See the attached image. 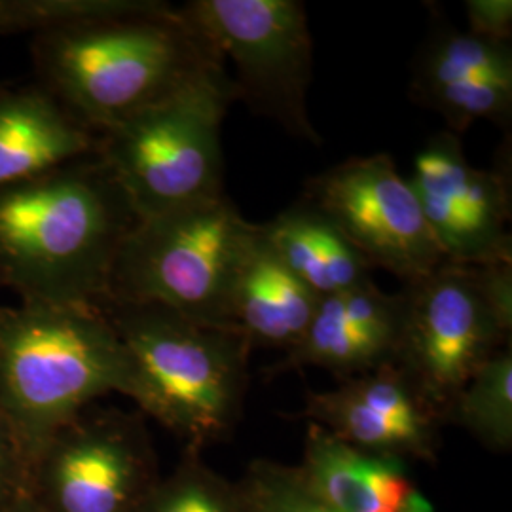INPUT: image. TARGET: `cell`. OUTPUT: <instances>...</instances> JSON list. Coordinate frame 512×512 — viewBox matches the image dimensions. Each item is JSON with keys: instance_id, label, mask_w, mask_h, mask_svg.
I'll return each mask as SVG.
<instances>
[{"instance_id": "cell-1", "label": "cell", "mask_w": 512, "mask_h": 512, "mask_svg": "<svg viewBox=\"0 0 512 512\" xmlns=\"http://www.w3.org/2000/svg\"><path fill=\"white\" fill-rule=\"evenodd\" d=\"M97 156L0 188V277L23 304L97 306L137 224Z\"/></svg>"}, {"instance_id": "cell-2", "label": "cell", "mask_w": 512, "mask_h": 512, "mask_svg": "<svg viewBox=\"0 0 512 512\" xmlns=\"http://www.w3.org/2000/svg\"><path fill=\"white\" fill-rule=\"evenodd\" d=\"M31 59L38 84L95 133L226 71L211 42L167 2L33 37Z\"/></svg>"}, {"instance_id": "cell-3", "label": "cell", "mask_w": 512, "mask_h": 512, "mask_svg": "<svg viewBox=\"0 0 512 512\" xmlns=\"http://www.w3.org/2000/svg\"><path fill=\"white\" fill-rule=\"evenodd\" d=\"M110 393H131V363L97 306L0 308V410L33 467L55 433Z\"/></svg>"}, {"instance_id": "cell-4", "label": "cell", "mask_w": 512, "mask_h": 512, "mask_svg": "<svg viewBox=\"0 0 512 512\" xmlns=\"http://www.w3.org/2000/svg\"><path fill=\"white\" fill-rule=\"evenodd\" d=\"M131 363L129 399L184 444L203 452L230 439L243 414L251 348L236 330L156 304L101 302Z\"/></svg>"}, {"instance_id": "cell-5", "label": "cell", "mask_w": 512, "mask_h": 512, "mask_svg": "<svg viewBox=\"0 0 512 512\" xmlns=\"http://www.w3.org/2000/svg\"><path fill=\"white\" fill-rule=\"evenodd\" d=\"M253 230L226 194L139 219L118 251L101 302L156 304L230 329L228 294Z\"/></svg>"}, {"instance_id": "cell-6", "label": "cell", "mask_w": 512, "mask_h": 512, "mask_svg": "<svg viewBox=\"0 0 512 512\" xmlns=\"http://www.w3.org/2000/svg\"><path fill=\"white\" fill-rule=\"evenodd\" d=\"M234 101L232 76L220 71L97 133L95 156L139 219L224 194L220 126Z\"/></svg>"}, {"instance_id": "cell-7", "label": "cell", "mask_w": 512, "mask_h": 512, "mask_svg": "<svg viewBox=\"0 0 512 512\" xmlns=\"http://www.w3.org/2000/svg\"><path fill=\"white\" fill-rule=\"evenodd\" d=\"M177 10L224 63L232 61L238 101L294 137L323 143L308 112L313 42L302 2L192 0Z\"/></svg>"}, {"instance_id": "cell-8", "label": "cell", "mask_w": 512, "mask_h": 512, "mask_svg": "<svg viewBox=\"0 0 512 512\" xmlns=\"http://www.w3.org/2000/svg\"><path fill=\"white\" fill-rule=\"evenodd\" d=\"M160 478L145 416L92 404L38 454L31 497L46 512H139Z\"/></svg>"}, {"instance_id": "cell-9", "label": "cell", "mask_w": 512, "mask_h": 512, "mask_svg": "<svg viewBox=\"0 0 512 512\" xmlns=\"http://www.w3.org/2000/svg\"><path fill=\"white\" fill-rule=\"evenodd\" d=\"M401 293L403 336L395 365L446 423L461 389L497 351L511 346L512 330L480 293L473 266L444 262Z\"/></svg>"}, {"instance_id": "cell-10", "label": "cell", "mask_w": 512, "mask_h": 512, "mask_svg": "<svg viewBox=\"0 0 512 512\" xmlns=\"http://www.w3.org/2000/svg\"><path fill=\"white\" fill-rule=\"evenodd\" d=\"M302 200L319 209L370 268L418 281L444 264L420 202L389 154L355 156L306 181Z\"/></svg>"}, {"instance_id": "cell-11", "label": "cell", "mask_w": 512, "mask_h": 512, "mask_svg": "<svg viewBox=\"0 0 512 512\" xmlns=\"http://www.w3.org/2000/svg\"><path fill=\"white\" fill-rule=\"evenodd\" d=\"M412 186L444 262H512L511 173L469 164L458 135L440 131L414 158Z\"/></svg>"}, {"instance_id": "cell-12", "label": "cell", "mask_w": 512, "mask_h": 512, "mask_svg": "<svg viewBox=\"0 0 512 512\" xmlns=\"http://www.w3.org/2000/svg\"><path fill=\"white\" fill-rule=\"evenodd\" d=\"M300 416L366 454L437 461L444 421L397 365L340 380L329 391H308Z\"/></svg>"}, {"instance_id": "cell-13", "label": "cell", "mask_w": 512, "mask_h": 512, "mask_svg": "<svg viewBox=\"0 0 512 512\" xmlns=\"http://www.w3.org/2000/svg\"><path fill=\"white\" fill-rule=\"evenodd\" d=\"M403 319V293H384L372 279L344 293L325 296L296 346L266 372L277 376L313 366L338 380H348L395 365Z\"/></svg>"}, {"instance_id": "cell-14", "label": "cell", "mask_w": 512, "mask_h": 512, "mask_svg": "<svg viewBox=\"0 0 512 512\" xmlns=\"http://www.w3.org/2000/svg\"><path fill=\"white\" fill-rule=\"evenodd\" d=\"M319 300L275 253L262 224H255L228 294V327L243 336L251 351L285 353L308 329Z\"/></svg>"}, {"instance_id": "cell-15", "label": "cell", "mask_w": 512, "mask_h": 512, "mask_svg": "<svg viewBox=\"0 0 512 512\" xmlns=\"http://www.w3.org/2000/svg\"><path fill=\"white\" fill-rule=\"evenodd\" d=\"M99 135L40 84L0 93V188L97 154Z\"/></svg>"}, {"instance_id": "cell-16", "label": "cell", "mask_w": 512, "mask_h": 512, "mask_svg": "<svg viewBox=\"0 0 512 512\" xmlns=\"http://www.w3.org/2000/svg\"><path fill=\"white\" fill-rule=\"evenodd\" d=\"M298 469L338 512H410L423 495L401 459L366 454L313 423Z\"/></svg>"}, {"instance_id": "cell-17", "label": "cell", "mask_w": 512, "mask_h": 512, "mask_svg": "<svg viewBox=\"0 0 512 512\" xmlns=\"http://www.w3.org/2000/svg\"><path fill=\"white\" fill-rule=\"evenodd\" d=\"M262 232L285 266L319 298L372 279L363 255L332 220L302 198L262 224Z\"/></svg>"}, {"instance_id": "cell-18", "label": "cell", "mask_w": 512, "mask_h": 512, "mask_svg": "<svg viewBox=\"0 0 512 512\" xmlns=\"http://www.w3.org/2000/svg\"><path fill=\"white\" fill-rule=\"evenodd\" d=\"M484 78L512 86L511 42H492L437 19L412 74V97L459 80Z\"/></svg>"}, {"instance_id": "cell-19", "label": "cell", "mask_w": 512, "mask_h": 512, "mask_svg": "<svg viewBox=\"0 0 512 512\" xmlns=\"http://www.w3.org/2000/svg\"><path fill=\"white\" fill-rule=\"evenodd\" d=\"M446 421H452L465 429L490 452H511V346L497 351L467 382L450 406Z\"/></svg>"}, {"instance_id": "cell-20", "label": "cell", "mask_w": 512, "mask_h": 512, "mask_svg": "<svg viewBox=\"0 0 512 512\" xmlns=\"http://www.w3.org/2000/svg\"><path fill=\"white\" fill-rule=\"evenodd\" d=\"M202 454L184 450L177 467L158 480L139 512H253L239 482L209 467Z\"/></svg>"}, {"instance_id": "cell-21", "label": "cell", "mask_w": 512, "mask_h": 512, "mask_svg": "<svg viewBox=\"0 0 512 512\" xmlns=\"http://www.w3.org/2000/svg\"><path fill=\"white\" fill-rule=\"evenodd\" d=\"M158 0H0V37H33L101 19L122 18L162 8Z\"/></svg>"}, {"instance_id": "cell-22", "label": "cell", "mask_w": 512, "mask_h": 512, "mask_svg": "<svg viewBox=\"0 0 512 512\" xmlns=\"http://www.w3.org/2000/svg\"><path fill=\"white\" fill-rule=\"evenodd\" d=\"M412 99L439 112L450 128L448 131L458 137L476 120H490L503 128L511 124L512 86L492 80H459L418 93Z\"/></svg>"}, {"instance_id": "cell-23", "label": "cell", "mask_w": 512, "mask_h": 512, "mask_svg": "<svg viewBox=\"0 0 512 512\" xmlns=\"http://www.w3.org/2000/svg\"><path fill=\"white\" fill-rule=\"evenodd\" d=\"M238 482L253 512H338L315 494L298 465L253 459Z\"/></svg>"}, {"instance_id": "cell-24", "label": "cell", "mask_w": 512, "mask_h": 512, "mask_svg": "<svg viewBox=\"0 0 512 512\" xmlns=\"http://www.w3.org/2000/svg\"><path fill=\"white\" fill-rule=\"evenodd\" d=\"M31 495V467L0 410V512Z\"/></svg>"}, {"instance_id": "cell-25", "label": "cell", "mask_w": 512, "mask_h": 512, "mask_svg": "<svg viewBox=\"0 0 512 512\" xmlns=\"http://www.w3.org/2000/svg\"><path fill=\"white\" fill-rule=\"evenodd\" d=\"M465 12L471 35L492 42H511V0H467Z\"/></svg>"}, {"instance_id": "cell-26", "label": "cell", "mask_w": 512, "mask_h": 512, "mask_svg": "<svg viewBox=\"0 0 512 512\" xmlns=\"http://www.w3.org/2000/svg\"><path fill=\"white\" fill-rule=\"evenodd\" d=\"M2 512H46L40 505H38L37 501L29 495V497H25V499H21L18 503H14L12 507H8L6 511Z\"/></svg>"}, {"instance_id": "cell-27", "label": "cell", "mask_w": 512, "mask_h": 512, "mask_svg": "<svg viewBox=\"0 0 512 512\" xmlns=\"http://www.w3.org/2000/svg\"><path fill=\"white\" fill-rule=\"evenodd\" d=\"M0 287H4V283H2V277H0Z\"/></svg>"}]
</instances>
